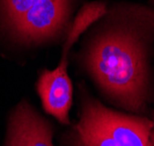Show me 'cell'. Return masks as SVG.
I'll list each match as a JSON object with an SVG mask.
<instances>
[{
  "instance_id": "cell-1",
  "label": "cell",
  "mask_w": 154,
  "mask_h": 146,
  "mask_svg": "<svg viewBox=\"0 0 154 146\" xmlns=\"http://www.w3.org/2000/svg\"><path fill=\"white\" fill-rule=\"evenodd\" d=\"M74 59L102 99L144 115L153 101L154 7L116 1L84 33Z\"/></svg>"
},
{
  "instance_id": "cell-2",
  "label": "cell",
  "mask_w": 154,
  "mask_h": 146,
  "mask_svg": "<svg viewBox=\"0 0 154 146\" xmlns=\"http://www.w3.org/2000/svg\"><path fill=\"white\" fill-rule=\"evenodd\" d=\"M78 0H0V48L26 56L63 43Z\"/></svg>"
},
{
  "instance_id": "cell-3",
  "label": "cell",
  "mask_w": 154,
  "mask_h": 146,
  "mask_svg": "<svg viewBox=\"0 0 154 146\" xmlns=\"http://www.w3.org/2000/svg\"><path fill=\"white\" fill-rule=\"evenodd\" d=\"M78 118L59 137L60 146H151L154 121L106 106L78 82Z\"/></svg>"
},
{
  "instance_id": "cell-4",
  "label": "cell",
  "mask_w": 154,
  "mask_h": 146,
  "mask_svg": "<svg viewBox=\"0 0 154 146\" xmlns=\"http://www.w3.org/2000/svg\"><path fill=\"white\" fill-rule=\"evenodd\" d=\"M107 7V1L96 0L78 9L69 34L63 42L58 65L54 70H41L35 82V89L44 113L63 125L69 126L71 124L69 111L73 104V84L67 71L71 50L84 33L106 13Z\"/></svg>"
},
{
  "instance_id": "cell-5",
  "label": "cell",
  "mask_w": 154,
  "mask_h": 146,
  "mask_svg": "<svg viewBox=\"0 0 154 146\" xmlns=\"http://www.w3.org/2000/svg\"><path fill=\"white\" fill-rule=\"evenodd\" d=\"M54 126L27 99L8 111L4 146H54Z\"/></svg>"
},
{
  "instance_id": "cell-6",
  "label": "cell",
  "mask_w": 154,
  "mask_h": 146,
  "mask_svg": "<svg viewBox=\"0 0 154 146\" xmlns=\"http://www.w3.org/2000/svg\"><path fill=\"white\" fill-rule=\"evenodd\" d=\"M149 143H151V146H154V124L151 131V136H149Z\"/></svg>"
},
{
  "instance_id": "cell-7",
  "label": "cell",
  "mask_w": 154,
  "mask_h": 146,
  "mask_svg": "<svg viewBox=\"0 0 154 146\" xmlns=\"http://www.w3.org/2000/svg\"><path fill=\"white\" fill-rule=\"evenodd\" d=\"M149 2H151V4H154V0H149Z\"/></svg>"
}]
</instances>
